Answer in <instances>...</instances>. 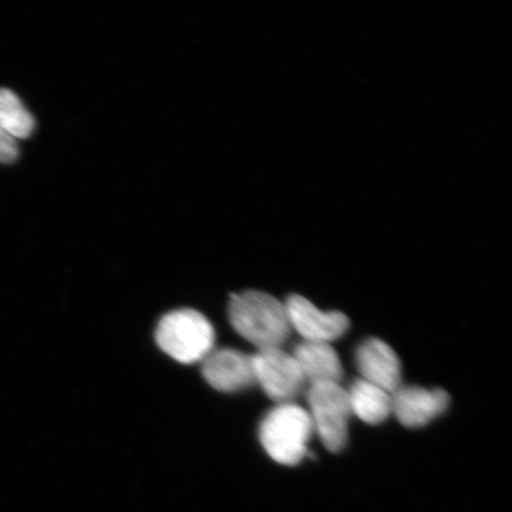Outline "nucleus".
Listing matches in <instances>:
<instances>
[{"label": "nucleus", "mask_w": 512, "mask_h": 512, "mask_svg": "<svg viewBox=\"0 0 512 512\" xmlns=\"http://www.w3.org/2000/svg\"><path fill=\"white\" fill-rule=\"evenodd\" d=\"M228 316L234 330L258 350L279 349L291 335L285 304L266 292L234 294Z\"/></svg>", "instance_id": "obj_1"}, {"label": "nucleus", "mask_w": 512, "mask_h": 512, "mask_svg": "<svg viewBox=\"0 0 512 512\" xmlns=\"http://www.w3.org/2000/svg\"><path fill=\"white\" fill-rule=\"evenodd\" d=\"M313 432L306 409L292 402L280 403L261 421L259 438L274 462L296 466L309 456L307 443Z\"/></svg>", "instance_id": "obj_2"}, {"label": "nucleus", "mask_w": 512, "mask_h": 512, "mask_svg": "<svg viewBox=\"0 0 512 512\" xmlns=\"http://www.w3.org/2000/svg\"><path fill=\"white\" fill-rule=\"evenodd\" d=\"M156 342L165 354L183 364L202 362L215 343V331L201 312L181 309L160 320Z\"/></svg>", "instance_id": "obj_3"}, {"label": "nucleus", "mask_w": 512, "mask_h": 512, "mask_svg": "<svg viewBox=\"0 0 512 512\" xmlns=\"http://www.w3.org/2000/svg\"><path fill=\"white\" fill-rule=\"evenodd\" d=\"M307 403L313 431L330 452H341L349 438L351 416L347 390L341 384L322 382L310 384Z\"/></svg>", "instance_id": "obj_4"}, {"label": "nucleus", "mask_w": 512, "mask_h": 512, "mask_svg": "<svg viewBox=\"0 0 512 512\" xmlns=\"http://www.w3.org/2000/svg\"><path fill=\"white\" fill-rule=\"evenodd\" d=\"M255 383L275 402L288 403L302 390L305 380L292 354L279 349L258 350L252 356Z\"/></svg>", "instance_id": "obj_5"}, {"label": "nucleus", "mask_w": 512, "mask_h": 512, "mask_svg": "<svg viewBox=\"0 0 512 512\" xmlns=\"http://www.w3.org/2000/svg\"><path fill=\"white\" fill-rule=\"evenodd\" d=\"M291 328L306 342L330 343L347 334L350 322L342 312L320 311L310 300L292 294L285 303Z\"/></svg>", "instance_id": "obj_6"}, {"label": "nucleus", "mask_w": 512, "mask_h": 512, "mask_svg": "<svg viewBox=\"0 0 512 512\" xmlns=\"http://www.w3.org/2000/svg\"><path fill=\"white\" fill-rule=\"evenodd\" d=\"M450 395L443 389L400 386L392 394L393 414L402 426L419 428L430 424L450 406Z\"/></svg>", "instance_id": "obj_7"}, {"label": "nucleus", "mask_w": 512, "mask_h": 512, "mask_svg": "<svg viewBox=\"0 0 512 512\" xmlns=\"http://www.w3.org/2000/svg\"><path fill=\"white\" fill-rule=\"evenodd\" d=\"M204 379L222 393H236L255 383L252 356L235 349L213 350L202 361Z\"/></svg>", "instance_id": "obj_8"}, {"label": "nucleus", "mask_w": 512, "mask_h": 512, "mask_svg": "<svg viewBox=\"0 0 512 512\" xmlns=\"http://www.w3.org/2000/svg\"><path fill=\"white\" fill-rule=\"evenodd\" d=\"M356 366L362 380L393 394L402 380L401 362L395 351L379 338H368L356 350Z\"/></svg>", "instance_id": "obj_9"}, {"label": "nucleus", "mask_w": 512, "mask_h": 512, "mask_svg": "<svg viewBox=\"0 0 512 512\" xmlns=\"http://www.w3.org/2000/svg\"><path fill=\"white\" fill-rule=\"evenodd\" d=\"M292 356L310 384L339 383L343 377L341 360L330 343L304 341L294 348Z\"/></svg>", "instance_id": "obj_10"}, {"label": "nucleus", "mask_w": 512, "mask_h": 512, "mask_svg": "<svg viewBox=\"0 0 512 512\" xmlns=\"http://www.w3.org/2000/svg\"><path fill=\"white\" fill-rule=\"evenodd\" d=\"M351 413L368 425H379L393 413L392 394L362 379L347 390Z\"/></svg>", "instance_id": "obj_11"}, {"label": "nucleus", "mask_w": 512, "mask_h": 512, "mask_svg": "<svg viewBox=\"0 0 512 512\" xmlns=\"http://www.w3.org/2000/svg\"><path fill=\"white\" fill-rule=\"evenodd\" d=\"M0 127L11 137L25 139L35 128V119L10 89L0 88Z\"/></svg>", "instance_id": "obj_12"}, {"label": "nucleus", "mask_w": 512, "mask_h": 512, "mask_svg": "<svg viewBox=\"0 0 512 512\" xmlns=\"http://www.w3.org/2000/svg\"><path fill=\"white\" fill-rule=\"evenodd\" d=\"M18 152L17 140L0 127V163H14Z\"/></svg>", "instance_id": "obj_13"}]
</instances>
